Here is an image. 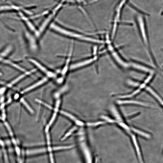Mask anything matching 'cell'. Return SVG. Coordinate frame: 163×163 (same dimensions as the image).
I'll list each match as a JSON object with an SVG mask.
<instances>
[{
    "instance_id": "3957f363",
    "label": "cell",
    "mask_w": 163,
    "mask_h": 163,
    "mask_svg": "<svg viewBox=\"0 0 163 163\" xmlns=\"http://www.w3.org/2000/svg\"><path fill=\"white\" fill-rule=\"evenodd\" d=\"M130 68L138 71L150 74L154 73L156 68L144 63L137 60L129 62Z\"/></svg>"
},
{
    "instance_id": "cb8c5ba5",
    "label": "cell",
    "mask_w": 163,
    "mask_h": 163,
    "mask_svg": "<svg viewBox=\"0 0 163 163\" xmlns=\"http://www.w3.org/2000/svg\"><path fill=\"white\" fill-rule=\"evenodd\" d=\"M127 83L129 86L134 87H139L140 85L137 82L129 80L127 81Z\"/></svg>"
},
{
    "instance_id": "603a6c76",
    "label": "cell",
    "mask_w": 163,
    "mask_h": 163,
    "mask_svg": "<svg viewBox=\"0 0 163 163\" xmlns=\"http://www.w3.org/2000/svg\"><path fill=\"white\" fill-rule=\"evenodd\" d=\"M59 107L58 106H55V111L53 114L52 117L51 118L50 121H49V123L48 125L49 126H51L52 124L54 122V121L55 120L57 116V111L58 110V109Z\"/></svg>"
},
{
    "instance_id": "ffe728a7",
    "label": "cell",
    "mask_w": 163,
    "mask_h": 163,
    "mask_svg": "<svg viewBox=\"0 0 163 163\" xmlns=\"http://www.w3.org/2000/svg\"><path fill=\"white\" fill-rule=\"evenodd\" d=\"M101 118L102 120L104 121L107 124H116V121L112 117H110L106 115H103L101 116Z\"/></svg>"
},
{
    "instance_id": "6da1fadb",
    "label": "cell",
    "mask_w": 163,
    "mask_h": 163,
    "mask_svg": "<svg viewBox=\"0 0 163 163\" xmlns=\"http://www.w3.org/2000/svg\"><path fill=\"white\" fill-rule=\"evenodd\" d=\"M136 21L141 40L151 62L157 69L161 70L150 46L148 28L144 17L138 16Z\"/></svg>"
},
{
    "instance_id": "30bf717a",
    "label": "cell",
    "mask_w": 163,
    "mask_h": 163,
    "mask_svg": "<svg viewBox=\"0 0 163 163\" xmlns=\"http://www.w3.org/2000/svg\"><path fill=\"white\" fill-rule=\"evenodd\" d=\"M117 103L120 105H138L144 106L154 108L155 106L143 102L135 100L127 99H118L116 101Z\"/></svg>"
},
{
    "instance_id": "44dd1931",
    "label": "cell",
    "mask_w": 163,
    "mask_h": 163,
    "mask_svg": "<svg viewBox=\"0 0 163 163\" xmlns=\"http://www.w3.org/2000/svg\"><path fill=\"white\" fill-rule=\"evenodd\" d=\"M77 127L74 126L69 131L63 136V137L61 139V141H63L66 139L69 136L71 135L77 129Z\"/></svg>"
},
{
    "instance_id": "d6986e66",
    "label": "cell",
    "mask_w": 163,
    "mask_h": 163,
    "mask_svg": "<svg viewBox=\"0 0 163 163\" xmlns=\"http://www.w3.org/2000/svg\"><path fill=\"white\" fill-rule=\"evenodd\" d=\"M128 4L129 7H130V8H132L134 10H135L137 13L141 15L142 16L147 17H149L150 16L149 14L143 11L140 9H139L138 8L136 7L132 4L129 3Z\"/></svg>"
},
{
    "instance_id": "484cf974",
    "label": "cell",
    "mask_w": 163,
    "mask_h": 163,
    "mask_svg": "<svg viewBox=\"0 0 163 163\" xmlns=\"http://www.w3.org/2000/svg\"><path fill=\"white\" fill-rule=\"evenodd\" d=\"M24 159H21L19 161V163H24Z\"/></svg>"
},
{
    "instance_id": "52a82bcc",
    "label": "cell",
    "mask_w": 163,
    "mask_h": 163,
    "mask_svg": "<svg viewBox=\"0 0 163 163\" xmlns=\"http://www.w3.org/2000/svg\"><path fill=\"white\" fill-rule=\"evenodd\" d=\"M98 58V57L95 54L92 57L71 64L70 71H74L85 67L95 61Z\"/></svg>"
},
{
    "instance_id": "e0dca14e",
    "label": "cell",
    "mask_w": 163,
    "mask_h": 163,
    "mask_svg": "<svg viewBox=\"0 0 163 163\" xmlns=\"http://www.w3.org/2000/svg\"><path fill=\"white\" fill-rule=\"evenodd\" d=\"M47 150L45 148L28 150L26 151V154L27 155H33L47 151Z\"/></svg>"
},
{
    "instance_id": "4316f807",
    "label": "cell",
    "mask_w": 163,
    "mask_h": 163,
    "mask_svg": "<svg viewBox=\"0 0 163 163\" xmlns=\"http://www.w3.org/2000/svg\"><path fill=\"white\" fill-rule=\"evenodd\" d=\"M161 15H163V9H162V10L161 13H160Z\"/></svg>"
},
{
    "instance_id": "83f0119b",
    "label": "cell",
    "mask_w": 163,
    "mask_h": 163,
    "mask_svg": "<svg viewBox=\"0 0 163 163\" xmlns=\"http://www.w3.org/2000/svg\"><path fill=\"white\" fill-rule=\"evenodd\" d=\"M4 1H6V0H4Z\"/></svg>"
},
{
    "instance_id": "4fadbf2b",
    "label": "cell",
    "mask_w": 163,
    "mask_h": 163,
    "mask_svg": "<svg viewBox=\"0 0 163 163\" xmlns=\"http://www.w3.org/2000/svg\"><path fill=\"white\" fill-rule=\"evenodd\" d=\"M48 80V79L47 77H44L40 81L36 82L35 83L32 85L30 86L24 90L22 92V93L23 94L28 92L30 90L33 89L35 88L40 86L44 83H45Z\"/></svg>"
},
{
    "instance_id": "5b68a950",
    "label": "cell",
    "mask_w": 163,
    "mask_h": 163,
    "mask_svg": "<svg viewBox=\"0 0 163 163\" xmlns=\"http://www.w3.org/2000/svg\"><path fill=\"white\" fill-rule=\"evenodd\" d=\"M27 60L48 77L53 78L56 77L55 73L48 68L44 64L36 59L32 57H29L27 58Z\"/></svg>"
},
{
    "instance_id": "5bb4252c",
    "label": "cell",
    "mask_w": 163,
    "mask_h": 163,
    "mask_svg": "<svg viewBox=\"0 0 163 163\" xmlns=\"http://www.w3.org/2000/svg\"><path fill=\"white\" fill-rule=\"evenodd\" d=\"M132 137L133 142L137 152L138 156L140 161V163H144L141 152L137 142L136 137L135 135H132Z\"/></svg>"
},
{
    "instance_id": "9a60e30c",
    "label": "cell",
    "mask_w": 163,
    "mask_h": 163,
    "mask_svg": "<svg viewBox=\"0 0 163 163\" xmlns=\"http://www.w3.org/2000/svg\"><path fill=\"white\" fill-rule=\"evenodd\" d=\"M107 124L104 120H102L96 121L88 122L86 123V125L87 126L95 127L103 126Z\"/></svg>"
},
{
    "instance_id": "ba28073f",
    "label": "cell",
    "mask_w": 163,
    "mask_h": 163,
    "mask_svg": "<svg viewBox=\"0 0 163 163\" xmlns=\"http://www.w3.org/2000/svg\"><path fill=\"white\" fill-rule=\"evenodd\" d=\"M20 17L19 18L23 22L28 28L29 31L34 35L38 39L39 38V34L38 28H37L35 25L29 18L24 15L22 13H19Z\"/></svg>"
},
{
    "instance_id": "277c9868",
    "label": "cell",
    "mask_w": 163,
    "mask_h": 163,
    "mask_svg": "<svg viewBox=\"0 0 163 163\" xmlns=\"http://www.w3.org/2000/svg\"><path fill=\"white\" fill-rule=\"evenodd\" d=\"M107 42L108 43V49L115 62L123 68L127 69L129 68V63L126 62L122 58L118 52L115 50L113 45L110 43L109 41L107 40Z\"/></svg>"
},
{
    "instance_id": "8992f818",
    "label": "cell",
    "mask_w": 163,
    "mask_h": 163,
    "mask_svg": "<svg viewBox=\"0 0 163 163\" xmlns=\"http://www.w3.org/2000/svg\"><path fill=\"white\" fill-rule=\"evenodd\" d=\"M25 37L28 47L30 50L33 52H36L39 50V47L36 38H37L30 31L25 33Z\"/></svg>"
},
{
    "instance_id": "ac0fdd59",
    "label": "cell",
    "mask_w": 163,
    "mask_h": 163,
    "mask_svg": "<svg viewBox=\"0 0 163 163\" xmlns=\"http://www.w3.org/2000/svg\"><path fill=\"white\" fill-rule=\"evenodd\" d=\"M131 130L135 133L145 138L149 139L151 138V136L149 134L142 131L141 130L132 127H131Z\"/></svg>"
},
{
    "instance_id": "7402d4cb",
    "label": "cell",
    "mask_w": 163,
    "mask_h": 163,
    "mask_svg": "<svg viewBox=\"0 0 163 163\" xmlns=\"http://www.w3.org/2000/svg\"><path fill=\"white\" fill-rule=\"evenodd\" d=\"M21 102L31 113L33 114L34 113L33 110L32 109V108L29 106L27 102L25 101L24 99H21Z\"/></svg>"
},
{
    "instance_id": "9c48e42d",
    "label": "cell",
    "mask_w": 163,
    "mask_h": 163,
    "mask_svg": "<svg viewBox=\"0 0 163 163\" xmlns=\"http://www.w3.org/2000/svg\"><path fill=\"white\" fill-rule=\"evenodd\" d=\"M74 44L73 43L71 46L69 53L66 61L65 62L63 68L61 71V74L63 77L66 75L68 71H70L71 60L74 50Z\"/></svg>"
},
{
    "instance_id": "7c38bea8",
    "label": "cell",
    "mask_w": 163,
    "mask_h": 163,
    "mask_svg": "<svg viewBox=\"0 0 163 163\" xmlns=\"http://www.w3.org/2000/svg\"><path fill=\"white\" fill-rule=\"evenodd\" d=\"M60 113L65 116L68 117L78 126L83 127H84L86 125V124L83 121L79 120L74 115L70 113L63 111H60Z\"/></svg>"
},
{
    "instance_id": "7a4b0ae2",
    "label": "cell",
    "mask_w": 163,
    "mask_h": 163,
    "mask_svg": "<svg viewBox=\"0 0 163 163\" xmlns=\"http://www.w3.org/2000/svg\"><path fill=\"white\" fill-rule=\"evenodd\" d=\"M50 29L62 36L82 41L95 44H103V41L84 35L79 33L63 27L57 23L53 22L51 25Z\"/></svg>"
},
{
    "instance_id": "2e32d148",
    "label": "cell",
    "mask_w": 163,
    "mask_h": 163,
    "mask_svg": "<svg viewBox=\"0 0 163 163\" xmlns=\"http://www.w3.org/2000/svg\"><path fill=\"white\" fill-rule=\"evenodd\" d=\"M146 90L152 94L158 101L159 103L163 106V100L150 87H146Z\"/></svg>"
},
{
    "instance_id": "8fae6325",
    "label": "cell",
    "mask_w": 163,
    "mask_h": 163,
    "mask_svg": "<svg viewBox=\"0 0 163 163\" xmlns=\"http://www.w3.org/2000/svg\"><path fill=\"white\" fill-rule=\"evenodd\" d=\"M109 111L112 116V118L116 121V124L119 122L124 121L121 114L115 105H112L110 106Z\"/></svg>"
},
{
    "instance_id": "d4e9b609",
    "label": "cell",
    "mask_w": 163,
    "mask_h": 163,
    "mask_svg": "<svg viewBox=\"0 0 163 163\" xmlns=\"http://www.w3.org/2000/svg\"><path fill=\"white\" fill-rule=\"evenodd\" d=\"M36 101L39 103L40 104H42L43 105H44L45 106L48 107V108H49L50 109H52V107L50 106L48 104H46L44 102H43V101H41V100H39L38 99H36Z\"/></svg>"
}]
</instances>
